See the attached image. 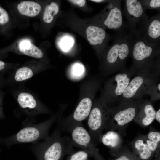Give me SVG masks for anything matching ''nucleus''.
<instances>
[{"label": "nucleus", "mask_w": 160, "mask_h": 160, "mask_svg": "<svg viewBox=\"0 0 160 160\" xmlns=\"http://www.w3.org/2000/svg\"><path fill=\"white\" fill-rule=\"evenodd\" d=\"M155 119L160 123V109H159L156 112L155 115Z\"/></svg>", "instance_id": "obj_33"}, {"label": "nucleus", "mask_w": 160, "mask_h": 160, "mask_svg": "<svg viewBox=\"0 0 160 160\" xmlns=\"http://www.w3.org/2000/svg\"><path fill=\"white\" fill-rule=\"evenodd\" d=\"M130 145L137 160H153L155 155L146 144L143 135H138L131 142Z\"/></svg>", "instance_id": "obj_16"}, {"label": "nucleus", "mask_w": 160, "mask_h": 160, "mask_svg": "<svg viewBox=\"0 0 160 160\" xmlns=\"http://www.w3.org/2000/svg\"><path fill=\"white\" fill-rule=\"evenodd\" d=\"M65 130L71 135V140L73 146L82 149L96 160H105L99 153L90 134L82 122L72 123Z\"/></svg>", "instance_id": "obj_10"}, {"label": "nucleus", "mask_w": 160, "mask_h": 160, "mask_svg": "<svg viewBox=\"0 0 160 160\" xmlns=\"http://www.w3.org/2000/svg\"><path fill=\"white\" fill-rule=\"evenodd\" d=\"M61 116L59 117L57 126L52 134L35 146L38 160H62L65 155L74 152L71 138L68 136H61Z\"/></svg>", "instance_id": "obj_4"}, {"label": "nucleus", "mask_w": 160, "mask_h": 160, "mask_svg": "<svg viewBox=\"0 0 160 160\" xmlns=\"http://www.w3.org/2000/svg\"><path fill=\"white\" fill-rule=\"evenodd\" d=\"M137 30L149 44L160 46V13L138 23Z\"/></svg>", "instance_id": "obj_13"}, {"label": "nucleus", "mask_w": 160, "mask_h": 160, "mask_svg": "<svg viewBox=\"0 0 160 160\" xmlns=\"http://www.w3.org/2000/svg\"><path fill=\"white\" fill-rule=\"evenodd\" d=\"M156 112L151 101L145 100L133 121L145 128L151 124L155 119Z\"/></svg>", "instance_id": "obj_15"}, {"label": "nucleus", "mask_w": 160, "mask_h": 160, "mask_svg": "<svg viewBox=\"0 0 160 160\" xmlns=\"http://www.w3.org/2000/svg\"><path fill=\"white\" fill-rule=\"evenodd\" d=\"M129 56L135 74L145 72L158 74L160 68V47L148 43L138 30L132 34Z\"/></svg>", "instance_id": "obj_1"}, {"label": "nucleus", "mask_w": 160, "mask_h": 160, "mask_svg": "<svg viewBox=\"0 0 160 160\" xmlns=\"http://www.w3.org/2000/svg\"><path fill=\"white\" fill-rule=\"evenodd\" d=\"M134 74V72L131 68L125 69L105 82L100 96L108 107L118 103Z\"/></svg>", "instance_id": "obj_9"}, {"label": "nucleus", "mask_w": 160, "mask_h": 160, "mask_svg": "<svg viewBox=\"0 0 160 160\" xmlns=\"http://www.w3.org/2000/svg\"><path fill=\"white\" fill-rule=\"evenodd\" d=\"M61 44L62 49L64 51L68 50L73 45V40L70 38L65 39L62 40Z\"/></svg>", "instance_id": "obj_28"}, {"label": "nucleus", "mask_w": 160, "mask_h": 160, "mask_svg": "<svg viewBox=\"0 0 160 160\" xmlns=\"http://www.w3.org/2000/svg\"><path fill=\"white\" fill-rule=\"evenodd\" d=\"M66 107L65 104H60L57 113L48 120L38 124L25 126L15 134L0 139V143L10 146L17 143H34L41 140H46L49 137V131L51 125Z\"/></svg>", "instance_id": "obj_5"}, {"label": "nucleus", "mask_w": 160, "mask_h": 160, "mask_svg": "<svg viewBox=\"0 0 160 160\" xmlns=\"http://www.w3.org/2000/svg\"><path fill=\"white\" fill-rule=\"evenodd\" d=\"M59 7L57 4L52 2L45 7L43 16V21L47 23H51L55 16L58 12Z\"/></svg>", "instance_id": "obj_22"}, {"label": "nucleus", "mask_w": 160, "mask_h": 160, "mask_svg": "<svg viewBox=\"0 0 160 160\" xmlns=\"http://www.w3.org/2000/svg\"><path fill=\"white\" fill-rule=\"evenodd\" d=\"M132 38L131 34L129 32L123 36L115 35L112 44L104 55L100 73L103 76L126 69V62L130 54Z\"/></svg>", "instance_id": "obj_3"}, {"label": "nucleus", "mask_w": 160, "mask_h": 160, "mask_svg": "<svg viewBox=\"0 0 160 160\" xmlns=\"http://www.w3.org/2000/svg\"><path fill=\"white\" fill-rule=\"evenodd\" d=\"M145 141L152 152L155 155L160 153V132L151 127L148 133L144 135Z\"/></svg>", "instance_id": "obj_19"}, {"label": "nucleus", "mask_w": 160, "mask_h": 160, "mask_svg": "<svg viewBox=\"0 0 160 160\" xmlns=\"http://www.w3.org/2000/svg\"><path fill=\"white\" fill-rule=\"evenodd\" d=\"M19 13L24 15L30 17L35 16L40 12L41 7L38 3L32 1H23L17 5Z\"/></svg>", "instance_id": "obj_20"}, {"label": "nucleus", "mask_w": 160, "mask_h": 160, "mask_svg": "<svg viewBox=\"0 0 160 160\" xmlns=\"http://www.w3.org/2000/svg\"><path fill=\"white\" fill-rule=\"evenodd\" d=\"M9 21V15L7 11L0 6V26L6 25Z\"/></svg>", "instance_id": "obj_26"}, {"label": "nucleus", "mask_w": 160, "mask_h": 160, "mask_svg": "<svg viewBox=\"0 0 160 160\" xmlns=\"http://www.w3.org/2000/svg\"><path fill=\"white\" fill-rule=\"evenodd\" d=\"M38 64L24 65L12 72L6 79L7 84H14L24 82L47 69Z\"/></svg>", "instance_id": "obj_14"}, {"label": "nucleus", "mask_w": 160, "mask_h": 160, "mask_svg": "<svg viewBox=\"0 0 160 160\" xmlns=\"http://www.w3.org/2000/svg\"><path fill=\"white\" fill-rule=\"evenodd\" d=\"M11 65L5 62L0 60V73H3L13 69Z\"/></svg>", "instance_id": "obj_29"}, {"label": "nucleus", "mask_w": 160, "mask_h": 160, "mask_svg": "<svg viewBox=\"0 0 160 160\" xmlns=\"http://www.w3.org/2000/svg\"><path fill=\"white\" fill-rule=\"evenodd\" d=\"M12 94L20 108L29 117L51 114V110L31 92L19 89L13 91Z\"/></svg>", "instance_id": "obj_11"}, {"label": "nucleus", "mask_w": 160, "mask_h": 160, "mask_svg": "<svg viewBox=\"0 0 160 160\" xmlns=\"http://www.w3.org/2000/svg\"><path fill=\"white\" fill-rule=\"evenodd\" d=\"M143 99L119 104L109 107V116L105 130H116L122 136L129 124L136 116Z\"/></svg>", "instance_id": "obj_6"}, {"label": "nucleus", "mask_w": 160, "mask_h": 160, "mask_svg": "<svg viewBox=\"0 0 160 160\" xmlns=\"http://www.w3.org/2000/svg\"><path fill=\"white\" fill-rule=\"evenodd\" d=\"M91 1L96 3H101L105 1V0H92Z\"/></svg>", "instance_id": "obj_35"}, {"label": "nucleus", "mask_w": 160, "mask_h": 160, "mask_svg": "<svg viewBox=\"0 0 160 160\" xmlns=\"http://www.w3.org/2000/svg\"><path fill=\"white\" fill-rule=\"evenodd\" d=\"M19 49L23 54L35 58L41 59L44 56L40 49L27 41H24L20 43Z\"/></svg>", "instance_id": "obj_21"}, {"label": "nucleus", "mask_w": 160, "mask_h": 160, "mask_svg": "<svg viewBox=\"0 0 160 160\" xmlns=\"http://www.w3.org/2000/svg\"><path fill=\"white\" fill-rule=\"evenodd\" d=\"M4 95V92L1 90L0 89V120L4 118L3 109V97Z\"/></svg>", "instance_id": "obj_30"}, {"label": "nucleus", "mask_w": 160, "mask_h": 160, "mask_svg": "<svg viewBox=\"0 0 160 160\" xmlns=\"http://www.w3.org/2000/svg\"><path fill=\"white\" fill-rule=\"evenodd\" d=\"M122 135L118 132L109 130L101 136L99 142H101L109 149L111 155L114 157L119 152L122 146L123 140Z\"/></svg>", "instance_id": "obj_17"}, {"label": "nucleus", "mask_w": 160, "mask_h": 160, "mask_svg": "<svg viewBox=\"0 0 160 160\" xmlns=\"http://www.w3.org/2000/svg\"><path fill=\"white\" fill-rule=\"evenodd\" d=\"M89 154L83 150H81L70 154L67 160H87Z\"/></svg>", "instance_id": "obj_25"}, {"label": "nucleus", "mask_w": 160, "mask_h": 160, "mask_svg": "<svg viewBox=\"0 0 160 160\" xmlns=\"http://www.w3.org/2000/svg\"><path fill=\"white\" fill-rule=\"evenodd\" d=\"M87 160H89V159H87Z\"/></svg>", "instance_id": "obj_36"}, {"label": "nucleus", "mask_w": 160, "mask_h": 160, "mask_svg": "<svg viewBox=\"0 0 160 160\" xmlns=\"http://www.w3.org/2000/svg\"><path fill=\"white\" fill-rule=\"evenodd\" d=\"M139 1L145 10L146 9L160 10V0H139Z\"/></svg>", "instance_id": "obj_24"}, {"label": "nucleus", "mask_w": 160, "mask_h": 160, "mask_svg": "<svg viewBox=\"0 0 160 160\" xmlns=\"http://www.w3.org/2000/svg\"><path fill=\"white\" fill-rule=\"evenodd\" d=\"M103 77L99 75L89 77L84 81L79 87V95L75 109L60 121V129L65 130L74 122H82L87 119L91 111L96 94L101 87Z\"/></svg>", "instance_id": "obj_2"}, {"label": "nucleus", "mask_w": 160, "mask_h": 160, "mask_svg": "<svg viewBox=\"0 0 160 160\" xmlns=\"http://www.w3.org/2000/svg\"><path fill=\"white\" fill-rule=\"evenodd\" d=\"M72 3L78 5L80 7L84 6L86 3V1L84 0H69Z\"/></svg>", "instance_id": "obj_32"}, {"label": "nucleus", "mask_w": 160, "mask_h": 160, "mask_svg": "<svg viewBox=\"0 0 160 160\" xmlns=\"http://www.w3.org/2000/svg\"><path fill=\"white\" fill-rule=\"evenodd\" d=\"M123 14L127 19L129 32L135 33L138 31L137 26L142 21L149 18L139 0H124Z\"/></svg>", "instance_id": "obj_12"}, {"label": "nucleus", "mask_w": 160, "mask_h": 160, "mask_svg": "<svg viewBox=\"0 0 160 160\" xmlns=\"http://www.w3.org/2000/svg\"><path fill=\"white\" fill-rule=\"evenodd\" d=\"M160 84L159 83L154 87L150 93V101L157 100L160 98Z\"/></svg>", "instance_id": "obj_27"}, {"label": "nucleus", "mask_w": 160, "mask_h": 160, "mask_svg": "<svg viewBox=\"0 0 160 160\" xmlns=\"http://www.w3.org/2000/svg\"><path fill=\"white\" fill-rule=\"evenodd\" d=\"M153 160H160V153H159L155 155V159Z\"/></svg>", "instance_id": "obj_34"}, {"label": "nucleus", "mask_w": 160, "mask_h": 160, "mask_svg": "<svg viewBox=\"0 0 160 160\" xmlns=\"http://www.w3.org/2000/svg\"><path fill=\"white\" fill-rule=\"evenodd\" d=\"M4 73H0V89L7 84L6 79L4 76Z\"/></svg>", "instance_id": "obj_31"}, {"label": "nucleus", "mask_w": 160, "mask_h": 160, "mask_svg": "<svg viewBox=\"0 0 160 160\" xmlns=\"http://www.w3.org/2000/svg\"><path fill=\"white\" fill-rule=\"evenodd\" d=\"M86 33L89 44L95 46L102 45L105 40L113 38L112 36H108L103 29L96 26H89L86 30Z\"/></svg>", "instance_id": "obj_18"}, {"label": "nucleus", "mask_w": 160, "mask_h": 160, "mask_svg": "<svg viewBox=\"0 0 160 160\" xmlns=\"http://www.w3.org/2000/svg\"><path fill=\"white\" fill-rule=\"evenodd\" d=\"M108 160H137L129 147L122 145L117 154Z\"/></svg>", "instance_id": "obj_23"}, {"label": "nucleus", "mask_w": 160, "mask_h": 160, "mask_svg": "<svg viewBox=\"0 0 160 160\" xmlns=\"http://www.w3.org/2000/svg\"><path fill=\"white\" fill-rule=\"evenodd\" d=\"M136 74L123 92L117 105L143 99V96L149 94L156 85L158 75L145 72Z\"/></svg>", "instance_id": "obj_7"}, {"label": "nucleus", "mask_w": 160, "mask_h": 160, "mask_svg": "<svg viewBox=\"0 0 160 160\" xmlns=\"http://www.w3.org/2000/svg\"><path fill=\"white\" fill-rule=\"evenodd\" d=\"M109 116V107L102 98L94 100L87 118V123L90 134L96 146L106 127Z\"/></svg>", "instance_id": "obj_8"}]
</instances>
